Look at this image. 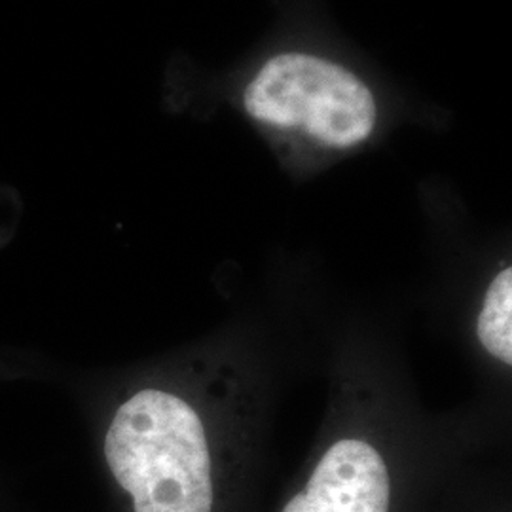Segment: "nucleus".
Wrapping results in <instances>:
<instances>
[{"label": "nucleus", "mask_w": 512, "mask_h": 512, "mask_svg": "<svg viewBox=\"0 0 512 512\" xmlns=\"http://www.w3.org/2000/svg\"><path fill=\"white\" fill-rule=\"evenodd\" d=\"M105 458L135 512H211V456L202 420L181 397L143 389L118 408Z\"/></svg>", "instance_id": "nucleus-1"}, {"label": "nucleus", "mask_w": 512, "mask_h": 512, "mask_svg": "<svg viewBox=\"0 0 512 512\" xmlns=\"http://www.w3.org/2000/svg\"><path fill=\"white\" fill-rule=\"evenodd\" d=\"M241 107L264 128L332 150L363 145L380 122V101L359 74L304 50L268 57L245 84Z\"/></svg>", "instance_id": "nucleus-2"}, {"label": "nucleus", "mask_w": 512, "mask_h": 512, "mask_svg": "<svg viewBox=\"0 0 512 512\" xmlns=\"http://www.w3.org/2000/svg\"><path fill=\"white\" fill-rule=\"evenodd\" d=\"M384 458L363 440H340L317 463L306 488L283 512H387Z\"/></svg>", "instance_id": "nucleus-3"}, {"label": "nucleus", "mask_w": 512, "mask_h": 512, "mask_svg": "<svg viewBox=\"0 0 512 512\" xmlns=\"http://www.w3.org/2000/svg\"><path fill=\"white\" fill-rule=\"evenodd\" d=\"M478 338L499 361L512 363V270L505 268L490 285L478 315Z\"/></svg>", "instance_id": "nucleus-4"}]
</instances>
